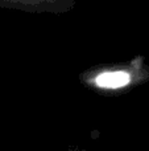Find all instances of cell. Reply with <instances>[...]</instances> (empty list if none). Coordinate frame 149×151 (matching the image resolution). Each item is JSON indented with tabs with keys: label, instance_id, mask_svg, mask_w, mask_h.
Here are the masks:
<instances>
[{
	"label": "cell",
	"instance_id": "obj_3",
	"mask_svg": "<svg viewBox=\"0 0 149 151\" xmlns=\"http://www.w3.org/2000/svg\"><path fill=\"white\" fill-rule=\"evenodd\" d=\"M63 151H79V147L71 146V147H69V149H66V150H63Z\"/></svg>",
	"mask_w": 149,
	"mask_h": 151
},
{
	"label": "cell",
	"instance_id": "obj_2",
	"mask_svg": "<svg viewBox=\"0 0 149 151\" xmlns=\"http://www.w3.org/2000/svg\"><path fill=\"white\" fill-rule=\"evenodd\" d=\"M75 5L77 0H0V8L29 13H65Z\"/></svg>",
	"mask_w": 149,
	"mask_h": 151
},
{
	"label": "cell",
	"instance_id": "obj_1",
	"mask_svg": "<svg viewBox=\"0 0 149 151\" xmlns=\"http://www.w3.org/2000/svg\"><path fill=\"white\" fill-rule=\"evenodd\" d=\"M79 81L100 96H120L149 81V65L137 56L128 63L102 64L83 70Z\"/></svg>",
	"mask_w": 149,
	"mask_h": 151
}]
</instances>
